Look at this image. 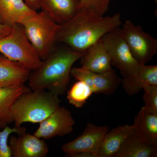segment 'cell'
<instances>
[{
    "label": "cell",
    "instance_id": "1",
    "mask_svg": "<svg viewBox=\"0 0 157 157\" xmlns=\"http://www.w3.org/2000/svg\"><path fill=\"white\" fill-rule=\"evenodd\" d=\"M121 15L101 16L89 9L79 10L73 18L60 25L56 42L85 53L106 34L121 25Z\"/></svg>",
    "mask_w": 157,
    "mask_h": 157
},
{
    "label": "cell",
    "instance_id": "2",
    "mask_svg": "<svg viewBox=\"0 0 157 157\" xmlns=\"http://www.w3.org/2000/svg\"><path fill=\"white\" fill-rule=\"evenodd\" d=\"M68 46L54 47L42 60L40 67L30 73L28 86L32 90H47L58 96L67 91L72 67L84 55Z\"/></svg>",
    "mask_w": 157,
    "mask_h": 157
},
{
    "label": "cell",
    "instance_id": "3",
    "mask_svg": "<svg viewBox=\"0 0 157 157\" xmlns=\"http://www.w3.org/2000/svg\"><path fill=\"white\" fill-rule=\"evenodd\" d=\"M21 95L11 107L15 127L40 123L60 107L59 96L46 90H32Z\"/></svg>",
    "mask_w": 157,
    "mask_h": 157
},
{
    "label": "cell",
    "instance_id": "4",
    "mask_svg": "<svg viewBox=\"0 0 157 157\" xmlns=\"http://www.w3.org/2000/svg\"><path fill=\"white\" fill-rule=\"evenodd\" d=\"M17 23L22 26L40 58L45 59L55 47L60 25L43 10L21 17Z\"/></svg>",
    "mask_w": 157,
    "mask_h": 157
},
{
    "label": "cell",
    "instance_id": "5",
    "mask_svg": "<svg viewBox=\"0 0 157 157\" xmlns=\"http://www.w3.org/2000/svg\"><path fill=\"white\" fill-rule=\"evenodd\" d=\"M0 53L30 71L36 70L42 63V60L19 23L14 25L9 34L0 39Z\"/></svg>",
    "mask_w": 157,
    "mask_h": 157
},
{
    "label": "cell",
    "instance_id": "6",
    "mask_svg": "<svg viewBox=\"0 0 157 157\" xmlns=\"http://www.w3.org/2000/svg\"><path fill=\"white\" fill-rule=\"evenodd\" d=\"M101 40L110 56L111 64L120 71L123 77L134 73L141 64L132 55L120 27L106 34Z\"/></svg>",
    "mask_w": 157,
    "mask_h": 157
},
{
    "label": "cell",
    "instance_id": "7",
    "mask_svg": "<svg viewBox=\"0 0 157 157\" xmlns=\"http://www.w3.org/2000/svg\"><path fill=\"white\" fill-rule=\"evenodd\" d=\"M109 130L108 127L89 123L81 135L62 146V150L68 157H99L102 141Z\"/></svg>",
    "mask_w": 157,
    "mask_h": 157
},
{
    "label": "cell",
    "instance_id": "8",
    "mask_svg": "<svg viewBox=\"0 0 157 157\" xmlns=\"http://www.w3.org/2000/svg\"><path fill=\"white\" fill-rule=\"evenodd\" d=\"M122 33L132 55L138 63L146 64L157 53V40L127 20L121 28Z\"/></svg>",
    "mask_w": 157,
    "mask_h": 157
},
{
    "label": "cell",
    "instance_id": "9",
    "mask_svg": "<svg viewBox=\"0 0 157 157\" xmlns=\"http://www.w3.org/2000/svg\"><path fill=\"white\" fill-rule=\"evenodd\" d=\"M75 121L71 112L65 107H60L40 123L34 135L40 138L50 139L65 136L73 132Z\"/></svg>",
    "mask_w": 157,
    "mask_h": 157
},
{
    "label": "cell",
    "instance_id": "10",
    "mask_svg": "<svg viewBox=\"0 0 157 157\" xmlns=\"http://www.w3.org/2000/svg\"><path fill=\"white\" fill-rule=\"evenodd\" d=\"M71 76L76 80L86 82L91 88L94 94H112L121 82L113 69L103 73H97L82 67H74L71 70Z\"/></svg>",
    "mask_w": 157,
    "mask_h": 157
},
{
    "label": "cell",
    "instance_id": "11",
    "mask_svg": "<svg viewBox=\"0 0 157 157\" xmlns=\"http://www.w3.org/2000/svg\"><path fill=\"white\" fill-rule=\"evenodd\" d=\"M9 145L14 157H44L49 151L47 144L34 134L25 133L17 137L11 136Z\"/></svg>",
    "mask_w": 157,
    "mask_h": 157
},
{
    "label": "cell",
    "instance_id": "12",
    "mask_svg": "<svg viewBox=\"0 0 157 157\" xmlns=\"http://www.w3.org/2000/svg\"><path fill=\"white\" fill-rule=\"evenodd\" d=\"M121 82L129 96L136 94L147 85H157V66L140 64L134 73L124 77Z\"/></svg>",
    "mask_w": 157,
    "mask_h": 157
},
{
    "label": "cell",
    "instance_id": "13",
    "mask_svg": "<svg viewBox=\"0 0 157 157\" xmlns=\"http://www.w3.org/2000/svg\"><path fill=\"white\" fill-rule=\"evenodd\" d=\"M30 71L17 62L0 54V87L24 84L28 80Z\"/></svg>",
    "mask_w": 157,
    "mask_h": 157
},
{
    "label": "cell",
    "instance_id": "14",
    "mask_svg": "<svg viewBox=\"0 0 157 157\" xmlns=\"http://www.w3.org/2000/svg\"><path fill=\"white\" fill-rule=\"evenodd\" d=\"M80 59L81 67L94 73H103L112 69L110 56L101 39L90 46Z\"/></svg>",
    "mask_w": 157,
    "mask_h": 157
},
{
    "label": "cell",
    "instance_id": "15",
    "mask_svg": "<svg viewBox=\"0 0 157 157\" xmlns=\"http://www.w3.org/2000/svg\"><path fill=\"white\" fill-rule=\"evenodd\" d=\"M135 132L134 124H125L108 131L104 136L99 157H116L127 139Z\"/></svg>",
    "mask_w": 157,
    "mask_h": 157
},
{
    "label": "cell",
    "instance_id": "16",
    "mask_svg": "<svg viewBox=\"0 0 157 157\" xmlns=\"http://www.w3.org/2000/svg\"><path fill=\"white\" fill-rule=\"evenodd\" d=\"M79 0H40V8L59 25L67 22L79 11Z\"/></svg>",
    "mask_w": 157,
    "mask_h": 157
},
{
    "label": "cell",
    "instance_id": "17",
    "mask_svg": "<svg viewBox=\"0 0 157 157\" xmlns=\"http://www.w3.org/2000/svg\"><path fill=\"white\" fill-rule=\"evenodd\" d=\"M135 134L141 140L157 145V114L141 107L134 124Z\"/></svg>",
    "mask_w": 157,
    "mask_h": 157
},
{
    "label": "cell",
    "instance_id": "18",
    "mask_svg": "<svg viewBox=\"0 0 157 157\" xmlns=\"http://www.w3.org/2000/svg\"><path fill=\"white\" fill-rule=\"evenodd\" d=\"M24 84L10 87H0V129L13 122L11 107L20 96L31 91Z\"/></svg>",
    "mask_w": 157,
    "mask_h": 157
},
{
    "label": "cell",
    "instance_id": "19",
    "mask_svg": "<svg viewBox=\"0 0 157 157\" xmlns=\"http://www.w3.org/2000/svg\"><path fill=\"white\" fill-rule=\"evenodd\" d=\"M25 0H0V22L8 26H13L21 17L36 12Z\"/></svg>",
    "mask_w": 157,
    "mask_h": 157
},
{
    "label": "cell",
    "instance_id": "20",
    "mask_svg": "<svg viewBox=\"0 0 157 157\" xmlns=\"http://www.w3.org/2000/svg\"><path fill=\"white\" fill-rule=\"evenodd\" d=\"M157 155V145L141 140L134 132L124 143L116 157H155Z\"/></svg>",
    "mask_w": 157,
    "mask_h": 157
},
{
    "label": "cell",
    "instance_id": "21",
    "mask_svg": "<svg viewBox=\"0 0 157 157\" xmlns=\"http://www.w3.org/2000/svg\"><path fill=\"white\" fill-rule=\"evenodd\" d=\"M93 94L92 90L86 82L78 80L68 91L67 98L70 104L76 108H81Z\"/></svg>",
    "mask_w": 157,
    "mask_h": 157
},
{
    "label": "cell",
    "instance_id": "22",
    "mask_svg": "<svg viewBox=\"0 0 157 157\" xmlns=\"http://www.w3.org/2000/svg\"><path fill=\"white\" fill-rule=\"evenodd\" d=\"M14 133L21 135L26 133V129L21 127L11 128L7 126L2 131L0 130V157H13L8 140L10 135Z\"/></svg>",
    "mask_w": 157,
    "mask_h": 157
},
{
    "label": "cell",
    "instance_id": "23",
    "mask_svg": "<svg viewBox=\"0 0 157 157\" xmlns=\"http://www.w3.org/2000/svg\"><path fill=\"white\" fill-rule=\"evenodd\" d=\"M110 0H79V11L89 9L98 15L104 16L109 9Z\"/></svg>",
    "mask_w": 157,
    "mask_h": 157
},
{
    "label": "cell",
    "instance_id": "24",
    "mask_svg": "<svg viewBox=\"0 0 157 157\" xmlns=\"http://www.w3.org/2000/svg\"><path fill=\"white\" fill-rule=\"evenodd\" d=\"M143 90L144 107L147 111L157 114V85H147Z\"/></svg>",
    "mask_w": 157,
    "mask_h": 157
},
{
    "label": "cell",
    "instance_id": "25",
    "mask_svg": "<svg viewBox=\"0 0 157 157\" xmlns=\"http://www.w3.org/2000/svg\"><path fill=\"white\" fill-rule=\"evenodd\" d=\"M25 1L27 5L34 11H36L40 9V0H25Z\"/></svg>",
    "mask_w": 157,
    "mask_h": 157
},
{
    "label": "cell",
    "instance_id": "26",
    "mask_svg": "<svg viewBox=\"0 0 157 157\" xmlns=\"http://www.w3.org/2000/svg\"><path fill=\"white\" fill-rule=\"evenodd\" d=\"M11 28L0 22V39L8 35L11 32Z\"/></svg>",
    "mask_w": 157,
    "mask_h": 157
},
{
    "label": "cell",
    "instance_id": "27",
    "mask_svg": "<svg viewBox=\"0 0 157 157\" xmlns=\"http://www.w3.org/2000/svg\"><path fill=\"white\" fill-rule=\"evenodd\" d=\"M155 1L156 2H157V0H155Z\"/></svg>",
    "mask_w": 157,
    "mask_h": 157
}]
</instances>
